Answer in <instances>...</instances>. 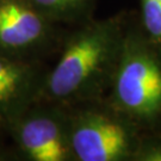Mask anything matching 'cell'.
<instances>
[{
    "instance_id": "1",
    "label": "cell",
    "mask_w": 161,
    "mask_h": 161,
    "mask_svg": "<svg viewBox=\"0 0 161 161\" xmlns=\"http://www.w3.org/2000/svg\"><path fill=\"white\" fill-rule=\"evenodd\" d=\"M134 16L123 10L92 17L64 35L56 64L47 69L40 100L68 108L106 97Z\"/></svg>"
},
{
    "instance_id": "5",
    "label": "cell",
    "mask_w": 161,
    "mask_h": 161,
    "mask_svg": "<svg viewBox=\"0 0 161 161\" xmlns=\"http://www.w3.org/2000/svg\"><path fill=\"white\" fill-rule=\"evenodd\" d=\"M61 26L30 0H0V55L41 61L60 49L66 35Z\"/></svg>"
},
{
    "instance_id": "8",
    "label": "cell",
    "mask_w": 161,
    "mask_h": 161,
    "mask_svg": "<svg viewBox=\"0 0 161 161\" xmlns=\"http://www.w3.org/2000/svg\"><path fill=\"white\" fill-rule=\"evenodd\" d=\"M138 24L150 43L161 52V1L141 0Z\"/></svg>"
},
{
    "instance_id": "7",
    "label": "cell",
    "mask_w": 161,
    "mask_h": 161,
    "mask_svg": "<svg viewBox=\"0 0 161 161\" xmlns=\"http://www.w3.org/2000/svg\"><path fill=\"white\" fill-rule=\"evenodd\" d=\"M43 14L60 25H78L92 18L97 0H30Z\"/></svg>"
},
{
    "instance_id": "4",
    "label": "cell",
    "mask_w": 161,
    "mask_h": 161,
    "mask_svg": "<svg viewBox=\"0 0 161 161\" xmlns=\"http://www.w3.org/2000/svg\"><path fill=\"white\" fill-rule=\"evenodd\" d=\"M6 134L25 160L74 161L67 106L37 100L7 127Z\"/></svg>"
},
{
    "instance_id": "9",
    "label": "cell",
    "mask_w": 161,
    "mask_h": 161,
    "mask_svg": "<svg viewBox=\"0 0 161 161\" xmlns=\"http://www.w3.org/2000/svg\"><path fill=\"white\" fill-rule=\"evenodd\" d=\"M132 161H161V130H143Z\"/></svg>"
},
{
    "instance_id": "2",
    "label": "cell",
    "mask_w": 161,
    "mask_h": 161,
    "mask_svg": "<svg viewBox=\"0 0 161 161\" xmlns=\"http://www.w3.org/2000/svg\"><path fill=\"white\" fill-rule=\"evenodd\" d=\"M106 99L142 130H161V52L132 18Z\"/></svg>"
},
{
    "instance_id": "3",
    "label": "cell",
    "mask_w": 161,
    "mask_h": 161,
    "mask_svg": "<svg viewBox=\"0 0 161 161\" xmlns=\"http://www.w3.org/2000/svg\"><path fill=\"white\" fill-rule=\"evenodd\" d=\"M74 161H132L143 130L106 98L68 106Z\"/></svg>"
},
{
    "instance_id": "10",
    "label": "cell",
    "mask_w": 161,
    "mask_h": 161,
    "mask_svg": "<svg viewBox=\"0 0 161 161\" xmlns=\"http://www.w3.org/2000/svg\"><path fill=\"white\" fill-rule=\"evenodd\" d=\"M4 135H6V132L0 129V160L5 159V156H6L5 144H4V141H3V136H4Z\"/></svg>"
},
{
    "instance_id": "6",
    "label": "cell",
    "mask_w": 161,
    "mask_h": 161,
    "mask_svg": "<svg viewBox=\"0 0 161 161\" xmlns=\"http://www.w3.org/2000/svg\"><path fill=\"white\" fill-rule=\"evenodd\" d=\"M47 68L41 61L0 55V129L7 127L40 100Z\"/></svg>"
},
{
    "instance_id": "11",
    "label": "cell",
    "mask_w": 161,
    "mask_h": 161,
    "mask_svg": "<svg viewBox=\"0 0 161 161\" xmlns=\"http://www.w3.org/2000/svg\"><path fill=\"white\" fill-rule=\"evenodd\" d=\"M158 1H161V0H158Z\"/></svg>"
}]
</instances>
